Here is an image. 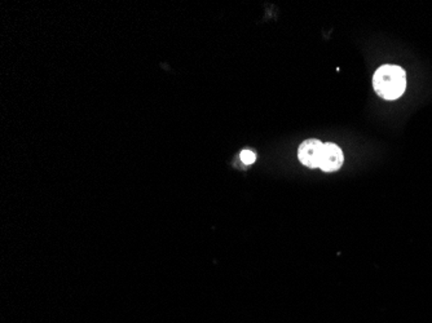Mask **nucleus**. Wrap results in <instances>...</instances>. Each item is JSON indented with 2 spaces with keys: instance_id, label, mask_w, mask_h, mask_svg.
Returning <instances> with one entry per match:
<instances>
[{
  "instance_id": "3",
  "label": "nucleus",
  "mask_w": 432,
  "mask_h": 323,
  "mask_svg": "<svg viewBox=\"0 0 432 323\" xmlns=\"http://www.w3.org/2000/svg\"><path fill=\"white\" fill-rule=\"evenodd\" d=\"M344 157H343L342 149L335 144L327 143L324 144L322 154H321V161H320V169L325 172H334L342 167Z\"/></svg>"
},
{
  "instance_id": "2",
  "label": "nucleus",
  "mask_w": 432,
  "mask_h": 323,
  "mask_svg": "<svg viewBox=\"0 0 432 323\" xmlns=\"http://www.w3.org/2000/svg\"><path fill=\"white\" fill-rule=\"evenodd\" d=\"M322 147H324V144L316 138L306 140L304 143H302V145L299 146V152H298L299 161L310 169H320Z\"/></svg>"
},
{
  "instance_id": "4",
  "label": "nucleus",
  "mask_w": 432,
  "mask_h": 323,
  "mask_svg": "<svg viewBox=\"0 0 432 323\" xmlns=\"http://www.w3.org/2000/svg\"><path fill=\"white\" fill-rule=\"evenodd\" d=\"M255 159H256V157H255V154H254L251 150L245 149V150L241 152V161L244 162L246 166H247V164H253Z\"/></svg>"
},
{
  "instance_id": "1",
  "label": "nucleus",
  "mask_w": 432,
  "mask_h": 323,
  "mask_svg": "<svg viewBox=\"0 0 432 323\" xmlns=\"http://www.w3.org/2000/svg\"><path fill=\"white\" fill-rule=\"evenodd\" d=\"M373 87L386 100H396L407 88V74L400 66L384 65L375 72Z\"/></svg>"
}]
</instances>
